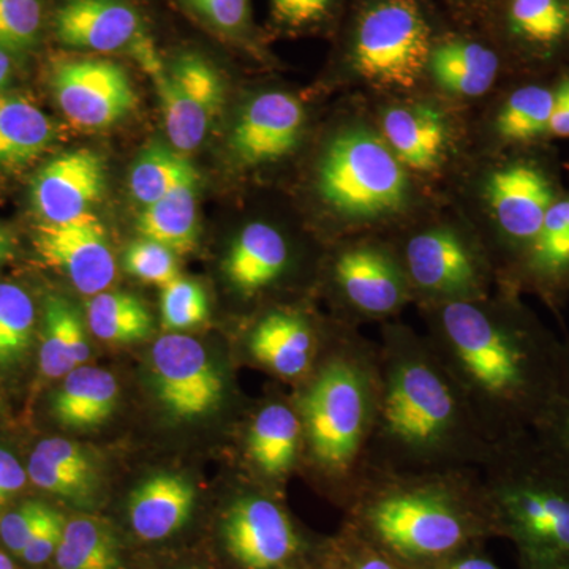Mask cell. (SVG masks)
I'll list each match as a JSON object with an SVG mask.
<instances>
[{"label": "cell", "instance_id": "cell-51", "mask_svg": "<svg viewBox=\"0 0 569 569\" xmlns=\"http://www.w3.org/2000/svg\"><path fill=\"white\" fill-rule=\"evenodd\" d=\"M11 77H13V62H11L10 52L0 48V92L9 84Z\"/></svg>", "mask_w": 569, "mask_h": 569}, {"label": "cell", "instance_id": "cell-49", "mask_svg": "<svg viewBox=\"0 0 569 569\" xmlns=\"http://www.w3.org/2000/svg\"><path fill=\"white\" fill-rule=\"evenodd\" d=\"M437 569H500L492 560L477 552V550L468 549L459 556L452 557L451 560L445 561Z\"/></svg>", "mask_w": 569, "mask_h": 569}, {"label": "cell", "instance_id": "cell-18", "mask_svg": "<svg viewBox=\"0 0 569 569\" xmlns=\"http://www.w3.org/2000/svg\"><path fill=\"white\" fill-rule=\"evenodd\" d=\"M107 189V163L81 148L54 157L31 183V201L43 223H66L89 212Z\"/></svg>", "mask_w": 569, "mask_h": 569}, {"label": "cell", "instance_id": "cell-12", "mask_svg": "<svg viewBox=\"0 0 569 569\" xmlns=\"http://www.w3.org/2000/svg\"><path fill=\"white\" fill-rule=\"evenodd\" d=\"M151 359L156 395L171 417L192 421L222 403V373L198 340L182 335L160 337Z\"/></svg>", "mask_w": 569, "mask_h": 569}, {"label": "cell", "instance_id": "cell-35", "mask_svg": "<svg viewBox=\"0 0 569 569\" xmlns=\"http://www.w3.org/2000/svg\"><path fill=\"white\" fill-rule=\"evenodd\" d=\"M539 445L569 473V339L563 340V355L556 395L545 417L535 427Z\"/></svg>", "mask_w": 569, "mask_h": 569}, {"label": "cell", "instance_id": "cell-1", "mask_svg": "<svg viewBox=\"0 0 569 569\" xmlns=\"http://www.w3.org/2000/svg\"><path fill=\"white\" fill-rule=\"evenodd\" d=\"M430 347L493 445L533 432L559 383L563 340L515 298L422 307Z\"/></svg>", "mask_w": 569, "mask_h": 569}, {"label": "cell", "instance_id": "cell-24", "mask_svg": "<svg viewBox=\"0 0 569 569\" xmlns=\"http://www.w3.org/2000/svg\"><path fill=\"white\" fill-rule=\"evenodd\" d=\"M385 141L403 167L415 171L436 170L448 144L443 116L426 104L396 107L383 116Z\"/></svg>", "mask_w": 569, "mask_h": 569}, {"label": "cell", "instance_id": "cell-45", "mask_svg": "<svg viewBox=\"0 0 569 569\" xmlns=\"http://www.w3.org/2000/svg\"><path fill=\"white\" fill-rule=\"evenodd\" d=\"M343 560H346L343 569H411L385 556L380 550L373 549L372 546L356 537L353 531L347 541Z\"/></svg>", "mask_w": 569, "mask_h": 569}, {"label": "cell", "instance_id": "cell-19", "mask_svg": "<svg viewBox=\"0 0 569 569\" xmlns=\"http://www.w3.org/2000/svg\"><path fill=\"white\" fill-rule=\"evenodd\" d=\"M305 122V108L296 97L277 91L260 93L246 104L236 121L231 151L250 167L276 162L295 151Z\"/></svg>", "mask_w": 569, "mask_h": 569}, {"label": "cell", "instance_id": "cell-20", "mask_svg": "<svg viewBox=\"0 0 569 569\" xmlns=\"http://www.w3.org/2000/svg\"><path fill=\"white\" fill-rule=\"evenodd\" d=\"M244 449L247 462L268 485L293 473L305 458V427L295 397H274L257 408L247 426Z\"/></svg>", "mask_w": 569, "mask_h": 569}, {"label": "cell", "instance_id": "cell-6", "mask_svg": "<svg viewBox=\"0 0 569 569\" xmlns=\"http://www.w3.org/2000/svg\"><path fill=\"white\" fill-rule=\"evenodd\" d=\"M318 190L347 220L385 219L407 204L406 167L388 142L366 129H350L329 142L318 170Z\"/></svg>", "mask_w": 569, "mask_h": 569}, {"label": "cell", "instance_id": "cell-27", "mask_svg": "<svg viewBox=\"0 0 569 569\" xmlns=\"http://www.w3.org/2000/svg\"><path fill=\"white\" fill-rule=\"evenodd\" d=\"M91 347L84 326L70 301L62 296H48L41 331L40 370L47 378H62L86 365Z\"/></svg>", "mask_w": 569, "mask_h": 569}, {"label": "cell", "instance_id": "cell-3", "mask_svg": "<svg viewBox=\"0 0 569 569\" xmlns=\"http://www.w3.org/2000/svg\"><path fill=\"white\" fill-rule=\"evenodd\" d=\"M347 507L356 537L411 569H437L497 533L481 475L473 468H369Z\"/></svg>", "mask_w": 569, "mask_h": 569}, {"label": "cell", "instance_id": "cell-21", "mask_svg": "<svg viewBox=\"0 0 569 569\" xmlns=\"http://www.w3.org/2000/svg\"><path fill=\"white\" fill-rule=\"evenodd\" d=\"M293 252L287 238L266 222H252L236 236L223 261L228 282L244 298L264 293L287 276Z\"/></svg>", "mask_w": 569, "mask_h": 569}, {"label": "cell", "instance_id": "cell-11", "mask_svg": "<svg viewBox=\"0 0 569 569\" xmlns=\"http://www.w3.org/2000/svg\"><path fill=\"white\" fill-rule=\"evenodd\" d=\"M224 548L242 569H282L293 563L302 537L287 509L264 492L231 501L222 522Z\"/></svg>", "mask_w": 569, "mask_h": 569}, {"label": "cell", "instance_id": "cell-2", "mask_svg": "<svg viewBox=\"0 0 569 569\" xmlns=\"http://www.w3.org/2000/svg\"><path fill=\"white\" fill-rule=\"evenodd\" d=\"M378 351V406L369 468L455 470L485 466L493 443L426 336L387 325Z\"/></svg>", "mask_w": 569, "mask_h": 569}, {"label": "cell", "instance_id": "cell-31", "mask_svg": "<svg viewBox=\"0 0 569 569\" xmlns=\"http://www.w3.org/2000/svg\"><path fill=\"white\" fill-rule=\"evenodd\" d=\"M54 557L59 569H122L118 539L107 523L93 518L67 522Z\"/></svg>", "mask_w": 569, "mask_h": 569}, {"label": "cell", "instance_id": "cell-46", "mask_svg": "<svg viewBox=\"0 0 569 569\" xmlns=\"http://www.w3.org/2000/svg\"><path fill=\"white\" fill-rule=\"evenodd\" d=\"M331 0H272L277 20L288 26H305L320 20Z\"/></svg>", "mask_w": 569, "mask_h": 569}, {"label": "cell", "instance_id": "cell-40", "mask_svg": "<svg viewBox=\"0 0 569 569\" xmlns=\"http://www.w3.org/2000/svg\"><path fill=\"white\" fill-rule=\"evenodd\" d=\"M126 269L142 282L159 287H164L179 277L173 250L151 239H141L127 249Z\"/></svg>", "mask_w": 569, "mask_h": 569}, {"label": "cell", "instance_id": "cell-10", "mask_svg": "<svg viewBox=\"0 0 569 569\" xmlns=\"http://www.w3.org/2000/svg\"><path fill=\"white\" fill-rule=\"evenodd\" d=\"M148 74L159 96L171 146L179 152L194 151L222 110V78L198 54H183L168 69L160 66Z\"/></svg>", "mask_w": 569, "mask_h": 569}, {"label": "cell", "instance_id": "cell-48", "mask_svg": "<svg viewBox=\"0 0 569 569\" xmlns=\"http://www.w3.org/2000/svg\"><path fill=\"white\" fill-rule=\"evenodd\" d=\"M549 132L560 138H569V80L561 82L553 92L552 114Z\"/></svg>", "mask_w": 569, "mask_h": 569}, {"label": "cell", "instance_id": "cell-43", "mask_svg": "<svg viewBox=\"0 0 569 569\" xmlns=\"http://www.w3.org/2000/svg\"><path fill=\"white\" fill-rule=\"evenodd\" d=\"M192 7L224 32H238L249 21V0H189Z\"/></svg>", "mask_w": 569, "mask_h": 569}, {"label": "cell", "instance_id": "cell-38", "mask_svg": "<svg viewBox=\"0 0 569 569\" xmlns=\"http://www.w3.org/2000/svg\"><path fill=\"white\" fill-rule=\"evenodd\" d=\"M26 471L37 488L71 501L88 500L96 488V478L59 466L37 451L29 458Z\"/></svg>", "mask_w": 569, "mask_h": 569}, {"label": "cell", "instance_id": "cell-53", "mask_svg": "<svg viewBox=\"0 0 569 569\" xmlns=\"http://www.w3.org/2000/svg\"><path fill=\"white\" fill-rule=\"evenodd\" d=\"M522 569H557V568L538 567V565L522 563Z\"/></svg>", "mask_w": 569, "mask_h": 569}, {"label": "cell", "instance_id": "cell-13", "mask_svg": "<svg viewBox=\"0 0 569 569\" xmlns=\"http://www.w3.org/2000/svg\"><path fill=\"white\" fill-rule=\"evenodd\" d=\"M340 328L326 335L305 310L276 307L254 321L246 337V351L266 372L299 387L323 361Z\"/></svg>", "mask_w": 569, "mask_h": 569}, {"label": "cell", "instance_id": "cell-4", "mask_svg": "<svg viewBox=\"0 0 569 569\" xmlns=\"http://www.w3.org/2000/svg\"><path fill=\"white\" fill-rule=\"evenodd\" d=\"M378 383L377 346L346 326L295 396L305 427L302 460L346 507L369 471Z\"/></svg>", "mask_w": 569, "mask_h": 569}, {"label": "cell", "instance_id": "cell-39", "mask_svg": "<svg viewBox=\"0 0 569 569\" xmlns=\"http://www.w3.org/2000/svg\"><path fill=\"white\" fill-rule=\"evenodd\" d=\"M511 18L520 33L541 43L559 39L568 21L559 0H512Z\"/></svg>", "mask_w": 569, "mask_h": 569}, {"label": "cell", "instance_id": "cell-34", "mask_svg": "<svg viewBox=\"0 0 569 569\" xmlns=\"http://www.w3.org/2000/svg\"><path fill=\"white\" fill-rule=\"evenodd\" d=\"M36 328V306L20 284L0 283V365H13L28 353Z\"/></svg>", "mask_w": 569, "mask_h": 569}, {"label": "cell", "instance_id": "cell-23", "mask_svg": "<svg viewBox=\"0 0 569 569\" xmlns=\"http://www.w3.org/2000/svg\"><path fill=\"white\" fill-rule=\"evenodd\" d=\"M515 280L552 301L568 293L569 198L550 206Z\"/></svg>", "mask_w": 569, "mask_h": 569}, {"label": "cell", "instance_id": "cell-33", "mask_svg": "<svg viewBox=\"0 0 569 569\" xmlns=\"http://www.w3.org/2000/svg\"><path fill=\"white\" fill-rule=\"evenodd\" d=\"M553 92L541 86H526L509 97L497 118V130L507 141H530L549 129Z\"/></svg>", "mask_w": 569, "mask_h": 569}, {"label": "cell", "instance_id": "cell-37", "mask_svg": "<svg viewBox=\"0 0 569 569\" xmlns=\"http://www.w3.org/2000/svg\"><path fill=\"white\" fill-rule=\"evenodd\" d=\"M41 29L40 0H0V48L20 54L31 50Z\"/></svg>", "mask_w": 569, "mask_h": 569}, {"label": "cell", "instance_id": "cell-15", "mask_svg": "<svg viewBox=\"0 0 569 569\" xmlns=\"http://www.w3.org/2000/svg\"><path fill=\"white\" fill-rule=\"evenodd\" d=\"M54 29L71 48L130 52L144 70L160 61L140 13L123 0H66L56 13Z\"/></svg>", "mask_w": 569, "mask_h": 569}, {"label": "cell", "instance_id": "cell-29", "mask_svg": "<svg viewBox=\"0 0 569 569\" xmlns=\"http://www.w3.org/2000/svg\"><path fill=\"white\" fill-rule=\"evenodd\" d=\"M198 183L179 187L142 209L137 228L144 239L174 253L192 252L198 239Z\"/></svg>", "mask_w": 569, "mask_h": 569}, {"label": "cell", "instance_id": "cell-26", "mask_svg": "<svg viewBox=\"0 0 569 569\" xmlns=\"http://www.w3.org/2000/svg\"><path fill=\"white\" fill-rule=\"evenodd\" d=\"M118 399V381L110 372L81 366L67 373L52 399V413L63 426L92 429L111 417Z\"/></svg>", "mask_w": 569, "mask_h": 569}, {"label": "cell", "instance_id": "cell-7", "mask_svg": "<svg viewBox=\"0 0 569 569\" xmlns=\"http://www.w3.org/2000/svg\"><path fill=\"white\" fill-rule=\"evenodd\" d=\"M413 301L422 307L488 298L492 269L486 254L451 227L411 234L397 250Z\"/></svg>", "mask_w": 569, "mask_h": 569}, {"label": "cell", "instance_id": "cell-52", "mask_svg": "<svg viewBox=\"0 0 569 569\" xmlns=\"http://www.w3.org/2000/svg\"><path fill=\"white\" fill-rule=\"evenodd\" d=\"M0 569H17L10 557L3 553L2 550H0Z\"/></svg>", "mask_w": 569, "mask_h": 569}, {"label": "cell", "instance_id": "cell-9", "mask_svg": "<svg viewBox=\"0 0 569 569\" xmlns=\"http://www.w3.org/2000/svg\"><path fill=\"white\" fill-rule=\"evenodd\" d=\"M329 279L350 328L391 320L413 301L399 253L380 242H353L337 250Z\"/></svg>", "mask_w": 569, "mask_h": 569}, {"label": "cell", "instance_id": "cell-16", "mask_svg": "<svg viewBox=\"0 0 569 569\" xmlns=\"http://www.w3.org/2000/svg\"><path fill=\"white\" fill-rule=\"evenodd\" d=\"M488 200L498 231L511 250L515 261L511 277H516L546 213L557 201L552 183L537 164H508L490 176Z\"/></svg>", "mask_w": 569, "mask_h": 569}, {"label": "cell", "instance_id": "cell-17", "mask_svg": "<svg viewBox=\"0 0 569 569\" xmlns=\"http://www.w3.org/2000/svg\"><path fill=\"white\" fill-rule=\"evenodd\" d=\"M36 247L82 295L103 293L116 279L114 254L102 222L91 212L66 223H41Z\"/></svg>", "mask_w": 569, "mask_h": 569}, {"label": "cell", "instance_id": "cell-42", "mask_svg": "<svg viewBox=\"0 0 569 569\" xmlns=\"http://www.w3.org/2000/svg\"><path fill=\"white\" fill-rule=\"evenodd\" d=\"M66 523L61 512L51 508L31 542L22 550L21 559L29 565H43L44 561L54 557L56 550L61 545Z\"/></svg>", "mask_w": 569, "mask_h": 569}, {"label": "cell", "instance_id": "cell-44", "mask_svg": "<svg viewBox=\"0 0 569 569\" xmlns=\"http://www.w3.org/2000/svg\"><path fill=\"white\" fill-rule=\"evenodd\" d=\"M33 451L52 460V462L59 463V466L96 478L91 459L86 455L84 449L80 445L73 443V441L61 437L44 438Z\"/></svg>", "mask_w": 569, "mask_h": 569}, {"label": "cell", "instance_id": "cell-47", "mask_svg": "<svg viewBox=\"0 0 569 569\" xmlns=\"http://www.w3.org/2000/svg\"><path fill=\"white\" fill-rule=\"evenodd\" d=\"M28 471L18 462L9 449L0 448V512L10 503L11 498L24 488Z\"/></svg>", "mask_w": 569, "mask_h": 569}, {"label": "cell", "instance_id": "cell-28", "mask_svg": "<svg viewBox=\"0 0 569 569\" xmlns=\"http://www.w3.org/2000/svg\"><path fill=\"white\" fill-rule=\"evenodd\" d=\"M429 67L441 88L458 96L479 97L498 73L496 52L471 41H448L430 52Z\"/></svg>", "mask_w": 569, "mask_h": 569}, {"label": "cell", "instance_id": "cell-22", "mask_svg": "<svg viewBox=\"0 0 569 569\" xmlns=\"http://www.w3.org/2000/svg\"><path fill=\"white\" fill-rule=\"evenodd\" d=\"M194 489L181 475L159 473L144 479L129 500V518L137 537L159 541L189 522Z\"/></svg>", "mask_w": 569, "mask_h": 569}, {"label": "cell", "instance_id": "cell-25", "mask_svg": "<svg viewBox=\"0 0 569 569\" xmlns=\"http://www.w3.org/2000/svg\"><path fill=\"white\" fill-rule=\"evenodd\" d=\"M54 122L17 93L0 92V168L20 170L56 141Z\"/></svg>", "mask_w": 569, "mask_h": 569}, {"label": "cell", "instance_id": "cell-8", "mask_svg": "<svg viewBox=\"0 0 569 569\" xmlns=\"http://www.w3.org/2000/svg\"><path fill=\"white\" fill-rule=\"evenodd\" d=\"M429 59V28L413 0H381L366 11L355 43V67L365 80L410 89Z\"/></svg>", "mask_w": 569, "mask_h": 569}, {"label": "cell", "instance_id": "cell-5", "mask_svg": "<svg viewBox=\"0 0 569 569\" xmlns=\"http://www.w3.org/2000/svg\"><path fill=\"white\" fill-rule=\"evenodd\" d=\"M479 475L497 533L522 563L569 569V473L533 432L493 445Z\"/></svg>", "mask_w": 569, "mask_h": 569}, {"label": "cell", "instance_id": "cell-41", "mask_svg": "<svg viewBox=\"0 0 569 569\" xmlns=\"http://www.w3.org/2000/svg\"><path fill=\"white\" fill-rule=\"evenodd\" d=\"M50 509L41 501H26L21 507L3 515L0 518V538L3 545L21 557L22 550L31 542Z\"/></svg>", "mask_w": 569, "mask_h": 569}, {"label": "cell", "instance_id": "cell-36", "mask_svg": "<svg viewBox=\"0 0 569 569\" xmlns=\"http://www.w3.org/2000/svg\"><path fill=\"white\" fill-rule=\"evenodd\" d=\"M160 312L164 328L171 331L194 328L208 320V295L200 283L176 277L173 282L162 287Z\"/></svg>", "mask_w": 569, "mask_h": 569}, {"label": "cell", "instance_id": "cell-14", "mask_svg": "<svg viewBox=\"0 0 569 569\" xmlns=\"http://www.w3.org/2000/svg\"><path fill=\"white\" fill-rule=\"evenodd\" d=\"M52 91L66 118L84 130H103L126 119L137 107L132 80L107 59H73L52 73Z\"/></svg>", "mask_w": 569, "mask_h": 569}, {"label": "cell", "instance_id": "cell-30", "mask_svg": "<svg viewBox=\"0 0 569 569\" xmlns=\"http://www.w3.org/2000/svg\"><path fill=\"white\" fill-rule=\"evenodd\" d=\"M200 174L193 163L173 146L152 142L142 149L130 170V193L141 206L159 201L182 186L198 183Z\"/></svg>", "mask_w": 569, "mask_h": 569}, {"label": "cell", "instance_id": "cell-32", "mask_svg": "<svg viewBox=\"0 0 569 569\" xmlns=\"http://www.w3.org/2000/svg\"><path fill=\"white\" fill-rule=\"evenodd\" d=\"M92 335L108 343L129 346L151 335L152 317L144 302L129 293H99L88 305Z\"/></svg>", "mask_w": 569, "mask_h": 569}, {"label": "cell", "instance_id": "cell-50", "mask_svg": "<svg viewBox=\"0 0 569 569\" xmlns=\"http://www.w3.org/2000/svg\"><path fill=\"white\" fill-rule=\"evenodd\" d=\"M14 252V239L10 231L0 223V266L7 263Z\"/></svg>", "mask_w": 569, "mask_h": 569}]
</instances>
